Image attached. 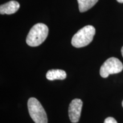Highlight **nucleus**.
<instances>
[{
    "instance_id": "nucleus-7",
    "label": "nucleus",
    "mask_w": 123,
    "mask_h": 123,
    "mask_svg": "<svg viewBox=\"0 0 123 123\" xmlns=\"http://www.w3.org/2000/svg\"><path fill=\"white\" fill-rule=\"evenodd\" d=\"M67 77V74L64 70L59 69H52L47 71L46 78L49 80H64Z\"/></svg>"
},
{
    "instance_id": "nucleus-2",
    "label": "nucleus",
    "mask_w": 123,
    "mask_h": 123,
    "mask_svg": "<svg viewBox=\"0 0 123 123\" xmlns=\"http://www.w3.org/2000/svg\"><path fill=\"white\" fill-rule=\"evenodd\" d=\"M95 32V27L91 25L83 27L73 36L71 40L72 45L76 48H80L88 45L93 40Z\"/></svg>"
},
{
    "instance_id": "nucleus-9",
    "label": "nucleus",
    "mask_w": 123,
    "mask_h": 123,
    "mask_svg": "<svg viewBox=\"0 0 123 123\" xmlns=\"http://www.w3.org/2000/svg\"><path fill=\"white\" fill-rule=\"evenodd\" d=\"M104 123H117V122L113 117H109L106 118L105 120H104Z\"/></svg>"
},
{
    "instance_id": "nucleus-3",
    "label": "nucleus",
    "mask_w": 123,
    "mask_h": 123,
    "mask_svg": "<svg viewBox=\"0 0 123 123\" xmlns=\"http://www.w3.org/2000/svg\"><path fill=\"white\" fill-rule=\"evenodd\" d=\"M27 107L30 116L35 123H47L46 111L36 98H30L27 102Z\"/></svg>"
},
{
    "instance_id": "nucleus-8",
    "label": "nucleus",
    "mask_w": 123,
    "mask_h": 123,
    "mask_svg": "<svg viewBox=\"0 0 123 123\" xmlns=\"http://www.w3.org/2000/svg\"><path fill=\"white\" fill-rule=\"evenodd\" d=\"M79 5V11L83 13L91 9L99 0H77Z\"/></svg>"
},
{
    "instance_id": "nucleus-11",
    "label": "nucleus",
    "mask_w": 123,
    "mask_h": 123,
    "mask_svg": "<svg viewBox=\"0 0 123 123\" xmlns=\"http://www.w3.org/2000/svg\"><path fill=\"white\" fill-rule=\"evenodd\" d=\"M121 54H122V56H123V46L122 48H121Z\"/></svg>"
},
{
    "instance_id": "nucleus-10",
    "label": "nucleus",
    "mask_w": 123,
    "mask_h": 123,
    "mask_svg": "<svg viewBox=\"0 0 123 123\" xmlns=\"http://www.w3.org/2000/svg\"><path fill=\"white\" fill-rule=\"evenodd\" d=\"M116 1L119 3H123V0H116Z\"/></svg>"
},
{
    "instance_id": "nucleus-4",
    "label": "nucleus",
    "mask_w": 123,
    "mask_h": 123,
    "mask_svg": "<svg viewBox=\"0 0 123 123\" xmlns=\"http://www.w3.org/2000/svg\"><path fill=\"white\" fill-rule=\"evenodd\" d=\"M123 70L121 62L117 58L112 57L106 60L100 69V75L102 78H106L111 74H118Z\"/></svg>"
},
{
    "instance_id": "nucleus-12",
    "label": "nucleus",
    "mask_w": 123,
    "mask_h": 123,
    "mask_svg": "<svg viewBox=\"0 0 123 123\" xmlns=\"http://www.w3.org/2000/svg\"><path fill=\"white\" fill-rule=\"evenodd\" d=\"M122 106H123V100L122 101Z\"/></svg>"
},
{
    "instance_id": "nucleus-6",
    "label": "nucleus",
    "mask_w": 123,
    "mask_h": 123,
    "mask_svg": "<svg viewBox=\"0 0 123 123\" xmlns=\"http://www.w3.org/2000/svg\"><path fill=\"white\" fill-rule=\"evenodd\" d=\"M19 4L16 1H10L0 6L1 14H12L19 9Z\"/></svg>"
},
{
    "instance_id": "nucleus-5",
    "label": "nucleus",
    "mask_w": 123,
    "mask_h": 123,
    "mask_svg": "<svg viewBox=\"0 0 123 123\" xmlns=\"http://www.w3.org/2000/svg\"><path fill=\"white\" fill-rule=\"evenodd\" d=\"M83 101L80 99H75L70 103L68 108V116L70 121L76 123L79 121L82 109Z\"/></svg>"
},
{
    "instance_id": "nucleus-1",
    "label": "nucleus",
    "mask_w": 123,
    "mask_h": 123,
    "mask_svg": "<svg viewBox=\"0 0 123 123\" xmlns=\"http://www.w3.org/2000/svg\"><path fill=\"white\" fill-rule=\"evenodd\" d=\"M49 34V28L45 24L38 23L30 29L26 38V43L31 47L41 45L45 41Z\"/></svg>"
}]
</instances>
